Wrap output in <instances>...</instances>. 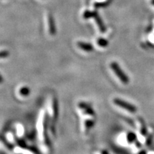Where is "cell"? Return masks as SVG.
I'll return each mask as SVG.
<instances>
[{"label":"cell","mask_w":154,"mask_h":154,"mask_svg":"<svg viewBox=\"0 0 154 154\" xmlns=\"http://www.w3.org/2000/svg\"><path fill=\"white\" fill-rule=\"evenodd\" d=\"M18 94L19 96H22V97H26L29 94V88L26 86H21L18 89Z\"/></svg>","instance_id":"obj_8"},{"label":"cell","mask_w":154,"mask_h":154,"mask_svg":"<svg viewBox=\"0 0 154 154\" xmlns=\"http://www.w3.org/2000/svg\"><path fill=\"white\" fill-rule=\"evenodd\" d=\"M22 130H23V128H22H22H21L20 131H22ZM19 134H20L21 135H22L23 134V131H20V133H19Z\"/></svg>","instance_id":"obj_11"},{"label":"cell","mask_w":154,"mask_h":154,"mask_svg":"<svg viewBox=\"0 0 154 154\" xmlns=\"http://www.w3.org/2000/svg\"><path fill=\"white\" fill-rule=\"evenodd\" d=\"M47 18L48 19H47L46 22L48 23V26H47V32L48 33L50 34V35L53 34L54 33L55 29H54V22L52 20V18L51 17V15H47Z\"/></svg>","instance_id":"obj_7"},{"label":"cell","mask_w":154,"mask_h":154,"mask_svg":"<svg viewBox=\"0 0 154 154\" xmlns=\"http://www.w3.org/2000/svg\"><path fill=\"white\" fill-rule=\"evenodd\" d=\"M111 70L112 71L113 74L115 75L116 77L118 79L119 82L123 85H127L129 82V79H128V76L124 74V72L121 70V67L119 66L118 63L115 61L111 63L110 64Z\"/></svg>","instance_id":"obj_4"},{"label":"cell","mask_w":154,"mask_h":154,"mask_svg":"<svg viewBox=\"0 0 154 154\" xmlns=\"http://www.w3.org/2000/svg\"><path fill=\"white\" fill-rule=\"evenodd\" d=\"M77 47H78L79 49L85 51V52H91L92 50H93L92 45H90L89 44L86 43V42H79L77 43Z\"/></svg>","instance_id":"obj_6"},{"label":"cell","mask_w":154,"mask_h":154,"mask_svg":"<svg viewBox=\"0 0 154 154\" xmlns=\"http://www.w3.org/2000/svg\"><path fill=\"white\" fill-rule=\"evenodd\" d=\"M94 7H103L109 3V0H94Z\"/></svg>","instance_id":"obj_10"},{"label":"cell","mask_w":154,"mask_h":154,"mask_svg":"<svg viewBox=\"0 0 154 154\" xmlns=\"http://www.w3.org/2000/svg\"><path fill=\"white\" fill-rule=\"evenodd\" d=\"M46 118H47V114L44 111H41L39 115H38L37 124H36L38 143H39V146H41L42 151L44 153H47L49 151V146H48L45 126Z\"/></svg>","instance_id":"obj_2"},{"label":"cell","mask_w":154,"mask_h":154,"mask_svg":"<svg viewBox=\"0 0 154 154\" xmlns=\"http://www.w3.org/2000/svg\"><path fill=\"white\" fill-rule=\"evenodd\" d=\"M77 111L81 117V130L86 135L92 129L95 123V113L91 106L85 102H79L77 105Z\"/></svg>","instance_id":"obj_1"},{"label":"cell","mask_w":154,"mask_h":154,"mask_svg":"<svg viewBox=\"0 0 154 154\" xmlns=\"http://www.w3.org/2000/svg\"><path fill=\"white\" fill-rule=\"evenodd\" d=\"M113 103L116 106L120 108L122 110L126 111V112L128 113H135L136 111V108L134 106V105L131 104V103H128V102L124 101V100L117 99L116 98L113 100Z\"/></svg>","instance_id":"obj_5"},{"label":"cell","mask_w":154,"mask_h":154,"mask_svg":"<svg viewBox=\"0 0 154 154\" xmlns=\"http://www.w3.org/2000/svg\"><path fill=\"white\" fill-rule=\"evenodd\" d=\"M96 45L98 46V47H99L101 48H104L106 47H107L109 42H108V41H106L105 38H97V39H96Z\"/></svg>","instance_id":"obj_9"},{"label":"cell","mask_w":154,"mask_h":154,"mask_svg":"<svg viewBox=\"0 0 154 154\" xmlns=\"http://www.w3.org/2000/svg\"><path fill=\"white\" fill-rule=\"evenodd\" d=\"M47 116L50 124H53L57 120L58 116V103L54 96H50L47 101Z\"/></svg>","instance_id":"obj_3"}]
</instances>
